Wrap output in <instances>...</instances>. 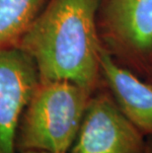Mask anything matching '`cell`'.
I'll return each instance as SVG.
<instances>
[{
  "mask_svg": "<svg viewBox=\"0 0 152 153\" xmlns=\"http://www.w3.org/2000/svg\"><path fill=\"white\" fill-rule=\"evenodd\" d=\"M94 93L70 81H40L19 122L17 151L68 153Z\"/></svg>",
  "mask_w": 152,
  "mask_h": 153,
  "instance_id": "7a4b0ae2",
  "label": "cell"
},
{
  "mask_svg": "<svg viewBox=\"0 0 152 153\" xmlns=\"http://www.w3.org/2000/svg\"><path fill=\"white\" fill-rule=\"evenodd\" d=\"M106 40L116 53L130 59L152 54V0H106Z\"/></svg>",
  "mask_w": 152,
  "mask_h": 153,
  "instance_id": "5b68a950",
  "label": "cell"
},
{
  "mask_svg": "<svg viewBox=\"0 0 152 153\" xmlns=\"http://www.w3.org/2000/svg\"><path fill=\"white\" fill-rule=\"evenodd\" d=\"M100 0H50L16 45L37 66L40 81L65 80L96 92L102 78Z\"/></svg>",
  "mask_w": 152,
  "mask_h": 153,
  "instance_id": "6da1fadb",
  "label": "cell"
},
{
  "mask_svg": "<svg viewBox=\"0 0 152 153\" xmlns=\"http://www.w3.org/2000/svg\"><path fill=\"white\" fill-rule=\"evenodd\" d=\"M40 76L33 59L17 45L0 48V153H19L16 133Z\"/></svg>",
  "mask_w": 152,
  "mask_h": 153,
  "instance_id": "277c9868",
  "label": "cell"
},
{
  "mask_svg": "<svg viewBox=\"0 0 152 153\" xmlns=\"http://www.w3.org/2000/svg\"><path fill=\"white\" fill-rule=\"evenodd\" d=\"M148 82H149L151 85H152V74H151V76H150V78H149V80H148Z\"/></svg>",
  "mask_w": 152,
  "mask_h": 153,
  "instance_id": "30bf717a",
  "label": "cell"
},
{
  "mask_svg": "<svg viewBox=\"0 0 152 153\" xmlns=\"http://www.w3.org/2000/svg\"><path fill=\"white\" fill-rule=\"evenodd\" d=\"M20 153H51V152H47V151H38V150H28V151H23Z\"/></svg>",
  "mask_w": 152,
  "mask_h": 153,
  "instance_id": "9c48e42d",
  "label": "cell"
},
{
  "mask_svg": "<svg viewBox=\"0 0 152 153\" xmlns=\"http://www.w3.org/2000/svg\"><path fill=\"white\" fill-rule=\"evenodd\" d=\"M102 78L125 116L146 136L152 137V85L144 82L102 48Z\"/></svg>",
  "mask_w": 152,
  "mask_h": 153,
  "instance_id": "8992f818",
  "label": "cell"
},
{
  "mask_svg": "<svg viewBox=\"0 0 152 153\" xmlns=\"http://www.w3.org/2000/svg\"><path fill=\"white\" fill-rule=\"evenodd\" d=\"M44 0H0V48L18 44Z\"/></svg>",
  "mask_w": 152,
  "mask_h": 153,
  "instance_id": "52a82bcc",
  "label": "cell"
},
{
  "mask_svg": "<svg viewBox=\"0 0 152 153\" xmlns=\"http://www.w3.org/2000/svg\"><path fill=\"white\" fill-rule=\"evenodd\" d=\"M145 153H152V137H147V147Z\"/></svg>",
  "mask_w": 152,
  "mask_h": 153,
  "instance_id": "ba28073f",
  "label": "cell"
},
{
  "mask_svg": "<svg viewBox=\"0 0 152 153\" xmlns=\"http://www.w3.org/2000/svg\"><path fill=\"white\" fill-rule=\"evenodd\" d=\"M147 137L119 109L111 92L90 98L69 153H145Z\"/></svg>",
  "mask_w": 152,
  "mask_h": 153,
  "instance_id": "3957f363",
  "label": "cell"
}]
</instances>
